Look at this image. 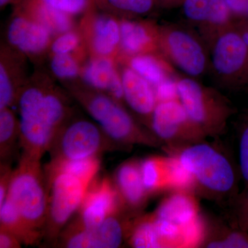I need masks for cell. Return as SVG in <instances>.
<instances>
[{
	"mask_svg": "<svg viewBox=\"0 0 248 248\" xmlns=\"http://www.w3.org/2000/svg\"><path fill=\"white\" fill-rule=\"evenodd\" d=\"M18 110L23 157L40 161L61 130L66 105L58 94L30 86L21 93Z\"/></svg>",
	"mask_w": 248,
	"mask_h": 248,
	"instance_id": "obj_1",
	"label": "cell"
},
{
	"mask_svg": "<svg viewBox=\"0 0 248 248\" xmlns=\"http://www.w3.org/2000/svg\"><path fill=\"white\" fill-rule=\"evenodd\" d=\"M23 221L35 235L46 222L48 202L40 161L23 157L10 176L7 195Z\"/></svg>",
	"mask_w": 248,
	"mask_h": 248,
	"instance_id": "obj_2",
	"label": "cell"
},
{
	"mask_svg": "<svg viewBox=\"0 0 248 248\" xmlns=\"http://www.w3.org/2000/svg\"><path fill=\"white\" fill-rule=\"evenodd\" d=\"M182 166L195 182L218 194L230 192L235 184V173L229 160L213 146L197 143L187 147L179 155Z\"/></svg>",
	"mask_w": 248,
	"mask_h": 248,
	"instance_id": "obj_3",
	"label": "cell"
},
{
	"mask_svg": "<svg viewBox=\"0 0 248 248\" xmlns=\"http://www.w3.org/2000/svg\"><path fill=\"white\" fill-rule=\"evenodd\" d=\"M177 86L179 102L201 133H213L224 125L229 110L213 91L190 77L178 79Z\"/></svg>",
	"mask_w": 248,
	"mask_h": 248,
	"instance_id": "obj_4",
	"label": "cell"
},
{
	"mask_svg": "<svg viewBox=\"0 0 248 248\" xmlns=\"http://www.w3.org/2000/svg\"><path fill=\"white\" fill-rule=\"evenodd\" d=\"M86 110L111 141L120 144L147 143L148 139L117 100L105 94H95L84 99Z\"/></svg>",
	"mask_w": 248,
	"mask_h": 248,
	"instance_id": "obj_5",
	"label": "cell"
},
{
	"mask_svg": "<svg viewBox=\"0 0 248 248\" xmlns=\"http://www.w3.org/2000/svg\"><path fill=\"white\" fill-rule=\"evenodd\" d=\"M104 135L102 129L91 121L72 122L61 128L50 146L55 148V161L96 157L105 143Z\"/></svg>",
	"mask_w": 248,
	"mask_h": 248,
	"instance_id": "obj_6",
	"label": "cell"
},
{
	"mask_svg": "<svg viewBox=\"0 0 248 248\" xmlns=\"http://www.w3.org/2000/svg\"><path fill=\"white\" fill-rule=\"evenodd\" d=\"M53 173L46 219L52 233L61 229L79 210L89 186L69 173Z\"/></svg>",
	"mask_w": 248,
	"mask_h": 248,
	"instance_id": "obj_7",
	"label": "cell"
},
{
	"mask_svg": "<svg viewBox=\"0 0 248 248\" xmlns=\"http://www.w3.org/2000/svg\"><path fill=\"white\" fill-rule=\"evenodd\" d=\"M214 71L235 84L248 83V47L239 31L227 30L215 40L212 53Z\"/></svg>",
	"mask_w": 248,
	"mask_h": 248,
	"instance_id": "obj_8",
	"label": "cell"
},
{
	"mask_svg": "<svg viewBox=\"0 0 248 248\" xmlns=\"http://www.w3.org/2000/svg\"><path fill=\"white\" fill-rule=\"evenodd\" d=\"M159 42L170 61L190 78L202 76L206 70L208 62L205 50L187 31L169 28L161 32Z\"/></svg>",
	"mask_w": 248,
	"mask_h": 248,
	"instance_id": "obj_9",
	"label": "cell"
},
{
	"mask_svg": "<svg viewBox=\"0 0 248 248\" xmlns=\"http://www.w3.org/2000/svg\"><path fill=\"white\" fill-rule=\"evenodd\" d=\"M151 117L153 132L164 141H176L187 138V135L202 133L191 122L179 100L158 102Z\"/></svg>",
	"mask_w": 248,
	"mask_h": 248,
	"instance_id": "obj_10",
	"label": "cell"
},
{
	"mask_svg": "<svg viewBox=\"0 0 248 248\" xmlns=\"http://www.w3.org/2000/svg\"><path fill=\"white\" fill-rule=\"evenodd\" d=\"M51 32L33 18L19 16L11 20L8 29L9 43L27 54L42 53L48 47Z\"/></svg>",
	"mask_w": 248,
	"mask_h": 248,
	"instance_id": "obj_11",
	"label": "cell"
},
{
	"mask_svg": "<svg viewBox=\"0 0 248 248\" xmlns=\"http://www.w3.org/2000/svg\"><path fill=\"white\" fill-rule=\"evenodd\" d=\"M124 239V228L115 213L108 217L97 228L82 229L69 236L66 247L69 248H116Z\"/></svg>",
	"mask_w": 248,
	"mask_h": 248,
	"instance_id": "obj_12",
	"label": "cell"
},
{
	"mask_svg": "<svg viewBox=\"0 0 248 248\" xmlns=\"http://www.w3.org/2000/svg\"><path fill=\"white\" fill-rule=\"evenodd\" d=\"M81 207L84 229H93L115 213L117 194L110 182L104 180L92 191L87 192Z\"/></svg>",
	"mask_w": 248,
	"mask_h": 248,
	"instance_id": "obj_13",
	"label": "cell"
},
{
	"mask_svg": "<svg viewBox=\"0 0 248 248\" xmlns=\"http://www.w3.org/2000/svg\"><path fill=\"white\" fill-rule=\"evenodd\" d=\"M124 99L129 107L142 116H151L157 104L154 88L130 67L122 74Z\"/></svg>",
	"mask_w": 248,
	"mask_h": 248,
	"instance_id": "obj_14",
	"label": "cell"
},
{
	"mask_svg": "<svg viewBox=\"0 0 248 248\" xmlns=\"http://www.w3.org/2000/svg\"><path fill=\"white\" fill-rule=\"evenodd\" d=\"M82 76L84 82L93 89L104 91L117 101L124 99L122 77L107 57H101L88 63Z\"/></svg>",
	"mask_w": 248,
	"mask_h": 248,
	"instance_id": "obj_15",
	"label": "cell"
},
{
	"mask_svg": "<svg viewBox=\"0 0 248 248\" xmlns=\"http://www.w3.org/2000/svg\"><path fill=\"white\" fill-rule=\"evenodd\" d=\"M155 217L170 222L184 231L199 218L197 204L186 193L174 194L162 202Z\"/></svg>",
	"mask_w": 248,
	"mask_h": 248,
	"instance_id": "obj_16",
	"label": "cell"
},
{
	"mask_svg": "<svg viewBox=\"0 0 248 248\" xmlns=\"http://www.w3.org/2000/svg\"><path fill=\"white\" fill-rule=\"evenodd\" d=\"M120 45L130 55L146 53L155 45V36L145 24L124 19L120 22Z\"/></svg>",
	"mask_w": 248,
	"mask_h": 248,
	"instance_id": "obj_17",
	"label": "cell"
},
{
	"mask_svg": "<svg viewBox=\"0 0 248 248\" xmlns=\"http://www.w3.org/2000/svg\"><path fill=\"white\" fill-rule=\"evenodd\" d=\"M120 23L109 16L96 17L93 25L92 46L97 55L108 56L120 45Z\"/></svg>",
	"mask_w": 248,
	"mask_h": 248,
	"instance_id": "obj_18",
	"label": "cell"
},
{
	"mask_svg": "<svg viewBox=\"0 0 248 248\" xmlns=\"http://www.w3.org/2000/svg\"><path fill=\"white\" fill-rule=\"evenodd\" d=\"M116 182L125 202L132 206L140 205L146 195L141 170L136 163L122 164L116 174Z\"/></svg>",
	"mask_w": 248,
	"mask_h": 248,
	"instance_id": "obj_19",
	"label": "cell"
},
{
	"mask_svg": "<svg viewBox=\"0 0 248 248\" xmlns=\"http://www.w3.org/2000/svg\"><path fill=\"white\" fill-rule=\"evenodd\" d=\"M29 10L32 18L46 27L51 34L60 35L71 30V16L50 7L41 0H31Z\"/></svg>",
	"mask_w": 248,
	"mask_h": 248,
	"instance_id": "obj_20",
	"label": "cell"
},
{
	"mask_svg": "<svg viewBox=\"0 0 248 248\" xmlns=\"http://www.w3.org/2000/svg\"><path fill=\"white\" fill-rule=\"evenodd\" d=\"M0 222L1 231L9 232L19 241H31L36 236L26 226L17 208L8 198L0 204Z\"/></svg>",
	"mask_w": 248,
	"mask_h": 248,
	"instance_id": "obj_21",
	"label": "cell"
},
{
	"mask_svg": "<svg viewBox=\"0 0 248 248\" xmlns=\"http://www.w3.org/2000/svg\"><path fill=\"white\" fill-rule=\"evenodd\" d=\"M130 67L154 89L169 78L162 63L153 55L147 53L134 55L130 60Z\"/></svg>",
	"mask_w": 248,
	"mask_h": 248,
	"instance_id": "obj_22",
	"label": "cell"
},
{
	"mask_svg": "<svg viewBox=\"0 0 248 248\" xmlns=\"http://www.w3.org/2000/svg\"><path fill=\"white\" fill-rule=\"evenodd\" d=\"M99 168L97 156L79 160H55L53 172L69 173L90 185Z\"/></svg>",
	"mask_w": 248,
	"mask_h": 248,
	"instance_id": "obj_23",
	"label": "cell"
},
{
	"mask_svg": "<svg viewBox=\"0 0 248 248\" xmlns=\"http://www.w3.org/2000/svg\"><path fill=\"white\" fill-rule=\"evenodd\" d=\"M142 181L146 192H153L168 186L166 159L151 157L140 164Z\"/></svg>",
	"mask_w": 248,
	"mask_h": 248,
	"instance_id": "obj_24",
	"label": "cell"
},
{
	"mask_svg": "<svg viewBox=\"0 0 248 248\" xmlns=\"http://www.w3.org/2000/svg\"><path fill=\"white\" fill-rule=\"evenodd\" d=\"M19 134V122L9 108L0 110V146L1 156L9 155Z\"/></svg>",
	"mask_w": 248,
	"mask_h": 248,
	"instance_id": "obj_25",
	"label": "cell"
},
{
	"mask_svg": "<svg viewBox=\"0 0 248 248\" xmlns=\"http://www.w3.org/2000/svg\"><path fill=\"white\" fill-rule=\"evenodd\" d=\"M130 243L136 248H163L153 219L141 222L135 228L130 237Z\"/></svg>",
	"mask_w": 248,
	"mask_h": 248,
	"instance_id": "obj_26",
	"label": "cell"
},
{
	"mask_svg": "<svg viewBox=\"0 0 248 248\" xmlns=\"http://www.w3.org/2000/svg\"><path fill=\"white\" fill-rule=\"evenodd\" d=\"M168 186L179 189H187L193 185L195 180L182 166L179 158L166 159Z\"/></svg>",
	"mask_w": 248,
	"mask_h": 248,
	"instance_id": "obj_27",
	"label": "cell"
},
{
	"mask_svg": "<svg viewBox=\"0 0 248 248\" xmlns=\"http://www.w3.org/2000/svg\"><path fill=\"white\" fill-rule=\"evenodd\" d=\"M50 68L57 78L62 79L76 78L79 72L78 62L71 54H53Z\"/></svg>",
	"mask_w": 248,
	"mask_h": 248,
	"instance_id": "obj_28",
	"label": "cell"
},
{
	"mask_svg": "<svg viewBox=\"0 0 248 248\" xmlns=\"http://www.w3.org/2000/svg\"><path fill=\"white\" fill-rule=\"evenodd\" d=\"M111 9L131 15H145L151 12L156 0H103Z\"/></svg>",
	"mask_w": 248,
	"mask_h": 248,
	"instance_id": "obj_29",
	"label": "cell"
},
{
	"mask_svg": "<svg viewBox=\"0 0 248 248\" xmlns=\"http://www.w3.org/2000/svg\"><path fill=\"white\" fill-rule=\"evenodd\" d=\"M213 1V0H183V12L192 22L205 23Z\"/></svg>",
	"mask_w": 248,
	"mask_h": 248,
	"instance_id": "obj_30",
	"label": "cell"
},
{
	"mask_svg": "<svg viewBox=\"0 0 248 248\" xmlns=\"http://www.w3.org/2000/svg\"><path fill=\"white\" fill-rule=\"evenodd\" d=\"M232 15L225 0H213L205 23L215 28L224 27Z\"/></svg>",
	"mask_w": 248,
	"mask_h": 248,
	"instance_id": "obj_31",
	"label": "cell"
},
{
	"mask_svg": "<svg viewBox=\"0 0 248 248\" xmlns=\"http://www.w3.org/2000/svg\"><path fill=\"white\" fill-rule=\"evenodd\" d=\"M14 84L2 62L0 64V110L9 108L14 102Z\"/></svg>",
	"mask_w": 248,
	"mask_h": 248,
	"instance_id": "obj_32",
	"label": "cell"
},
{
	"mask_svg": "<svg viewBox=\"0 0 248 248\" xmlns=\"http://www.w3.org/2000/svg\"><path fill=\"white\" fill-rule=\"evenodd\" d=\"M50 7L69 15L76 16L84 12L89 4V0H41Z\"/></svg>",
	"mask_w": 248,
	"mask_h": 248,
	"instance_id": "obj_33",
	"label": "cell"
},
{
	"mask_svg": "<svg viewBox=\"0 0 248 248\" xmlns=\"http://www.w3.org/2000/svg\"><path fill=\"white\" fill-rule=\"evenodd\" d=\"M79 36L70 31L60 35L53 41L51 51L53 54H70L79 45Z\"/></svg>",
	"mask_w": 248,
	"mask_h": 248,
	"instance_id": "obj_34",
	"label": "cell"
},
{
	"mask_svg": "<svg viewBox=\"0 0 248 248\" xmlns=\"http://www.w3.org/2000/svg\"><path fill=\"white\" fill-rule=\"evenodd\" d=\"M208 248H248V234L237 232H232L225 239L210 243Z\"/></svg>",
	"mask_w": 248,
	"mask_h": 248,
	"instance_id": "obj_35",
	"label": "cell"
},
{
	"mask_svg": "<svg viewBox=\"0 0 248 248\" xmlns=\"http://www.w3.org/2000/svg\"><path fill=\"white\" fill-rule=\"evenodd\" d=\"M154 89L158 102L179 100L177 81L171 79L170 77L158 85Z\"/></svg>",
	"mask_w": 248,
	"mask_h": 248,
	"instance_id": "obj_36",
	"label": "cell"
},
{
	"mask_svg": "<svg viewBox=\"0 0 248 248\" xmlns=\"http://www.w3.org/2000/svg\"><path fill=\"white\" fill-rule=\"evenodd\" d=\"M239 164L241 174L248 182V125L243 130L240 139Z\"/></svg>",
	"mask_w": 248,
	"mask_h": 248,
	"instance_id": "obj_37",
	"label": "cell"
},
{
	"mask_svg": "<svg viewBox=\"0 0 248 248\" xmlns=\"http://www.w3.org/2000/svg\"><path fill=\"white\" fill-rule=\"evenodd\" d=\"M235 16L248 17V0H225Z\"/></svg>",
	"mask_w": 248,
	"mask_h": 248,
	"instance_id": "obj_38",
	"label": "cell"
},
{
	"mask_svg": "<svg viewBox=\"0 0 248 248\" xmlns=\"http://www.w3.org/2000/svg\"><path fill=\"white\" fill-rule=\"evenodd\" d=\"M19 240L9 232L1 231L0 234V248H16L19 247Z\"/></svg>",
	"mask_w": 248,
	"mask_h": 248,
	"instance_id": "obj_39",
	"label": "cell"
},
{
	"mask_svg": "<svg viewBox=\"0 0 248 248\" xmlns=\"http://www.w3.org/2000/svg\"><path fill=\"white\" fill-rule=\"evenodd\" d=\"M239 32L245 43L248 47V26L246 25V27H244L243 30L240 31Z\"/></svg>",
	"mask_w": 248,
	"mask_h": 248,
	"instance_id": "obj_40",
	"label": "cell"
},
{
	"mask_svg": "<svg viewBox=\"0 0 248 248\" xmlns=\"http://www.w3.org/2000/svg\"><path fill=\"white\" fill-rule=\"evenodd\" d=\"M243 215H244V221L245 223L248 220V192L247 195H246V201H245Z\"/></svg>",
	"mask_w": 248,
	"mask_h": 248,
	"instance_id": "obj_41",
	"label": "cell"
},
{
	"mask_svg": "<svg viewBox=\"0 0 248 248\" xmlns=\"http://www.w3.org/2000/svg\"><path fill=\"white\" fill-rule=\"evenodd\" d=\"M156 1L161 3L163 4L166 5H172L177 4V3H181L183 1V0H156Z\"/></svg>",
	"mask_w": 248,
	"mask_h": 248,
	"instance_id": "obj_42",
	"label": "cell"
},
{
	"mask_svg": "<svg viewBox=\"0 0 248 248\" xmlns=\"http://www.w3.org/2000/svg\"><path fill=\"white\" fill-rule=\"evenodd\" d=\"M13 1L14 0H0V6H1V7H4L6 5L9 4L10 2Z\"/></svg>",
	"mask_w": 248,
	"mask_h": 248,
	"instance_id": "obj_43",
	"label": "cell"
},
{
	"mask_svg": "<svg viewBox=\"0 0 248 248\" xmlns=\"http://www.w3.org/2000/svg\"><path fill=\"white\" fill-rule=\"evenodd\" d=\"M244 225L245 226H246V228H247V230H248V220L244 223Z\"/></svg>",
	"mask_w": 248,
	"mask_h": 248,
	"instance_id": "obj_44",
	"label": "cell"
},
{
	"mask_svg": "<svg viewBox=\"0 0 248 248\" xmlns=\"http://www.w3.org/2000/svg\"><path fill=\"white\" fill-rule=\"evenodd\" d=\"M247 18H248V24H246V25L248 26V17H247Z\"/></svg>",
	"mask_w": 248,
	"mask_h": 248,
	"instance_id": "obj_45",
	"label": "cell"
}]
</instances>
